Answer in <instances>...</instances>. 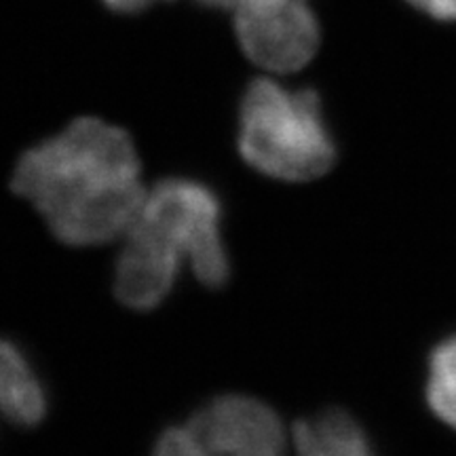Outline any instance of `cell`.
I'll list each match as a JSON object with an SVG mask.
<instances>
[{
    "mask_svg": "<svg viewBox=\"0 0 456 456\" xmlns=\"http://www.w3.org/2000/svg\"><path fill=\"white\" fill-rule=\"evenodd\" d=\"M427 402L437 419L456 429V336L433 351Z\"/></svg>",
    "mask_w": 456,
    "mask_h": 456,
    "instance_id": "obj_8",
    "label": "cell"
},
{
    "mask_svg": "<svg viewBox=\"0 0 456 456\" xmlns=\"http://www.w3.org/2000/svg\"><path fill=\"white\" fill-rule=\"evenodd\" d=\"M292 437L296 456H374L366 433L342 410L298 420Z\"/></svg>",
    "mask_w": 456,
    "mask_h": 456,
    "instance_id": "obj_7",
    "label": "cell"
},
{
    "mask_svg": "<svg viewBox=\"0 0 456 456\" xmlns=\"http://www.w3.org/2000/svg\"><path fill=\"white\" fill-rule=\"evenodd\" d=\"M123 239L114 292L129 309L151 311L163 305L184 262L208 288H222L231 277L220 197L203 182H157Z\"/></svg>",
    "mask_w": 456,
    "mask_h": 456,
    "instance_id": "obj_2",
    "label": "cell"
},
{
    "mask_svg": "<svg viewBox=\"0 0 456 456\" xmlns=\"http://www.w3.org/2000/svg\"><path fill=\"white\" fill-rule=\"evenodd\" d=\"M231 17L239 49L265 72H298L311 64L322 45V26L309 0L241 11Z\"/></svg>",
    "mask_w": 456,
    "mask_h": 456,
    "instance_id": "obj_5",
    "label": "cell"
},
{
    "mask_svg": "<svg viewBox=\"0 0 456 456\" xmlns=\"http://www.w3.org/2000/svg\"><path fill=\"white\" fill-rule=\"evenodd\" d=\"M239 152L249 167L275 180L306 182L326 174L336 144L319 95L254 78L239 104Z\"/></svg>",
    "mask_w": 456,
    "mask_h": 456,
    "instance_id": "obj_3",
    "label": "cell"
},
{
    "mask_svg": "<svg viewBox=\"0 0 456 456\" xmlns=\"http://www.w3.org/2000/svg\"><path fill=\"white\" fill-rule=\"evenodd\" d=\"M157 3H171V0H102V4L117 15L144 13V11L155 7Z\"/></svg>",
    "mask_w": 456,
    "mask_h": 456,
    "instance_id": "obj_11",
    "label": "cell"
},
{
    "mask_svg": "<svg viewBox=\"0 0 456 456\" xmlns=\"http://www.w3.org/2000/svg\"><path fill=\"white\" fill-rule=\"evenodd\" d=\"M11 186L60 241L77 248L123 237L148 192L127 131L94 117L24 152Z\"/></svg>",
    "mask_w": 456,
    "mask_h": 456,
    "instance_id": "obj_1",
    "label": "cell"
},
{
    "mask_svg": "<svg viewBox=\"0 0 456 456\" xmlns=\"http://www.w3.org/2000/svg\"><path fill=\"white\" fill-rule=\"evenodd\" d=\"M408 3L433 20L456 21V0H408Z\"/></svg>",
    "mask_w": 456,
    "mask_h": 456,
    "instance_id": "obj_10",
    "label": "cell"
},
{
    "mask_svg": "<svg viewBox=\"0 0 456 456\" xmlns=\"http://www.w3.org/2000/svg\"><path fill=\"white\" fill-rule=\"evenodd\" d=\"M205 9L224 11V13H241V11H254V9H266L277 7V4L294 3V0H195Z\"/></svg>",
    "mask_w": 456,
    "mask_h": 456,
    "instance_id": "obj_9",
    "label": "cell"
},
{
    "mask_svg": "<svg viewBox=\"0 0 456 456\" xmlns=\"http://www.w3.org/2000/svg\"><path fill=\"white\" fill-rule=\"evenodd\" d=\"M41 376L15 342L0 338V414L17 427H34L47 416Z\"/></svg>",
    "mask_w": 456,
    "mask_h": 456,
    "instance_id": "obj_6",
    "label": "cell"
},
{
    "mask_svg": "<svg viewBox=\"0 0 456 456\" xmlns=\"http://www.w3.org/2000/svg\"><path fill=\"white\" fill-rule=\"evenodd\" d=\"M285 429L269 403L222 395L159 437L152 456H285Z\"/></svg>",
    "mask_w": 456,
    "mask_h": 456,
    "instance_id": "obj_4",
    "label": "cell"
}]
</instances>
